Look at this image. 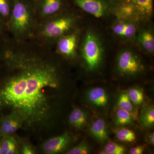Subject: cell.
I'll list each match as a JSON object with an SVG mask.
<instances>
[{
    "label": "cell",
    "mask_w": 154,
    "mask_h": 154,
    "mask_svg": "<svg viewBox=\"0 0 154 154\" xmlns=\"http://www.w3.org/2000/svg\"><path fill=\"white\" fill-rule=\"evenodd\" d=\"M54 50L48 48L33 67L28 79L24 93L15 112L28 120L42 118L47 110L45 90L57 88L59 72L53 57Z\"/></svg>",
    "instance_id": "1"
},
{
    "label": "cell",
    "mask_w": 154,
    "mask_h": 154,
    "mask_svg": "<svg viewBox=\"0 0 154 154\" xmlns=\"http://www.w3.org/2000/svg\"><path fill=\"white\" fill-rule=\"evenodd\" d=\"M80 21L79 14L70 6L40 22L32 39L54 48L59 38L80 28Z\"/></svg>",
    "instance_id": "2"
},
{
    "label": "cell",
    "mask_w": 154,
    "mask_h": 154,
    "mask_svg": "<svg viewBox=\"0 0 154 154\" xmlns=\"http://www.w3.org/2000/svg\"><path fill=\"white\" fill-rule=\"evenodd\" d=\"M7 25L9 34L16 40L32 39L38 25L36 0H13V8Z\"/></svg>",
    "instance_id": "3"
},
{
    "label": "cell",
    "mask_w": 154,
    "mask_h": 154,
    "mask_svg": "<svg viewBox=\"0 0 154 154\" xmlns=\"http://www.w3.org/2000/svg\"><path fill=\"white\" fill-rule=\"evenodd\" d=\"M81 38L79 54L87 70L94 71L99 68L104 59L105 49L103 41L96 30L91 28L86 30Z\"/></svg>",
    "instance_id": "4"
},
{
    "label": "cell",
    "mask_w": 154,
    "mask_h": 154,
    "mask_svg": "<svg viewBox=\"0 0 154 154\" xmlns=\"http://www.w3.org/2000/svg\"><path fill=\"white\" fill-rule=\"evenodd\" d=\"M116 69L123 76H134L144 70L142 61L136 52L130 48L121 49L116 58Z\"/></svg>",
    "instance_id": "5"
},
{
    "label": "cell",
    "mask_w": 154,
    "mask_h": 154,
    "mask_svg": "<svg viewBox=\"0 0 154 154\" xmlns=\"http://www.w3.org/2000/svg\"><path fill=\"white\" fill-rule=\"evenodd\" d=\"M81 35L79 28L59 38L54 48L56 53L68 59H75L79 54Z\"/></svg>",
    "instance_id": "6"
},
{
    "label": "cell",
    "mask_w": 154,
    "mask_h": 154,
    "mask_svg": "<svg viewBox=\"0 0 154 154\" xmlns=\"http://www.w3.org/2000/svg\"><path fill=\"white\" fill-rule=\"evenodd\" d=\"M74 5L96 18L111 15L115 0H69Z\"/></svg>",
    "instance_id": "7"
},
{
    "label": "cell",
    "mask_w": 154,
    "mask_h": 154,
    "mask_svg": "<svg viewBox=\"0 0 154 154\" xmlns=\"http://www.w3.org/2000/svg\"><path fill=\"white\" fill-rule=\"evenodd\" d=\"M69 0H36L38 24L70 7Z\"/></svg>",
    "instance_id": "8"
},
{
    "label": "cell",
    "mask_w": 154,
    "mask_h": 154,
    "mask_svg": "<svg viewBox=\"0 0 154 154\" xmlns=\"http://www.w3.org/2000/svg\"><path fill=\"white\" fill-rule=\"evenodd\" d=\"M111 15L116 20L139 22L144 21L136 8L126 0H115Z\"/></svg>",
    "instance_id": "9"
},
{
    "label": "cell",
    "mask_w": 154,
    "mask_h": 154,
    "mask_svg": "<svg viewBox=\"0 0 154 154\" xmlns=\"http://www.w3.org/2000/svg\"><path fill=\"white\" fill-rule=\"evenodd\" d=\"M139 22L125 20H116L111 26L113 35L122 40L134 39Z\"/></svg>",
    "instance_id": "10"
},
{
    "label": "cell",
    "mask_w": 154,
    "mask_h": 154,
    "mask_svg": "<svg viewBox=\"0 0 154 154\" xmlns=\"http://www.w3.org/2000/svg\"><path fill=\"white\" fill-rule=\"evenodd\" d=\"M134 39L145 52L151 55H153L154 33L151 26L149 25L142 26L139 24Z\"/></svg>",
    "instance_id": "11"
},
{
    "label": "cell",
    "mask_w": 154,
    "mask_h": 154,
    "mask_svg": "<svg viewBox=\"0 0 154 154\" xmlns=\"http://www.w3.org/2000/svg\"><path fill=\"white\" fill-rule=\"evenodd\" d=\"M71 137L68 132L52 138L45 143L43 149L45 153L53 154L63 151L70 142Z\"/></svg>",
    "instance_id": "12"
},
{
    "label": "cell",
    "mask_w": 154,
    "mask_h": 154,
    "mask_svg": "<svg viewBox=\"0 0 154 154\" xmlns=\"http://www.w3.org/2000/svg\"><path fill=\"white\" fill-rule=\"evenodd\" d=\"M21 123L22 116L15 112L4 119L0 128V133L5 136L11 134L20 128Z\"/></svg>",
    "instance_id": "13"
},
{
    "label": "cell",
    "mask_w": 154,
    "mask_h": 154,
    "mask_svg": "<svg viewBox=\"0 0 154 154\" xmlns=\"http://www.w3.org/2000/svg\"><path fill=\"white\" fill-rule=\"evenodd\" d=\"M132 4L140 13L144 21L151 18L153 11V0H126Z\"/></svg>",
    "instance_id": "14"
},
{
    "label": "cell",
    "mask_w": 154,
    "mask_h": 154,
    "mask_svg": "<svg viewBox=\"0 0 154 154\" xmlns=\"http://www.w3.org/2000/svg\"><path fill=\"white\" fill-rule=\"evenodd\" d=\"M88 99L93 105L98 107H104L108 102V97L103 88L96 87L88 92Z\"/></svg>",
    "instance_id": "15"
},
{
    "label": "cell",
    "mask_w": 154,
    "mask_h": 154,
    "mask_svg": "<svg viewBox=\"0 0 154 154\" xmlns=\"http://www.w3.org/2000/svg\"><path fill=\"white\" fill-rule=\"evenodd\" d=\"M90 132L94 137L101 142H104L108 140L106 123L101 119L94 121L90 128Z\"/></svg>",
    "instance_id": "16"
},
{
    "label": "cell",
    "mask_w": 154,
    "mask_h": 154,
    "mask_svg": "<svg viewBox=\"0 0 154 154\" xmlns=\"http://www.w3.org/2000/svg\"><path fill=\"white\" fill-rule=\"evenodd\" d=\"M118 105L119 108L129 113L134 120L137 119L138 115L137 110L127 93H122L120 94L119 97Z\"/></svg>",
    "instance_id": "17"
},
{
    "label": "cell",
    "mask_w": 154,
    "mask_h": 154,
    "mask_svg": "<svg viewBox=\"0 0 154 154\" xmlns=\"http://www.w3.org/2000/svg\"><path fill=\"white\" fill-rule=\"evenodd\" d=\"M87 116L82 110L75 108L69 116V122L72 126L79 129H82L87 123Z\"/></svg>",
    "instance_id": "18"
},
{
    "label": "cell",
    "mask_w": 154,
    "mask_h": 154,
    "mask_svg": "<svg viewBox=\"0 0 154 154\" xmlns=\"http://www.w3.org/2000/svg\"><path fill=\"white\" fill-rule=\"evenodd\" d=\"M140 119L145 127H150L154 124V108L153 106L145 107L141 112Z\"/></svg>",
    "instance_id": "19"
},
{
    "label": "cell",
    "mask_w": 154,
    "mask_h": 154,
    "mask_svg": "<svg viewBox=\"0 0 154 154\" xmlns=\"http://www.w3.org/2000/svg\"><path fill=\"white\" fill-rule=\"evenodd\" d=\"M134 120V119L131 115L125 110L119 108L116 111L115 123L117 126L132 124Z\"/></svg>",
    "instance_id": "20"
},
{
    "label": "cell",
    "mask_w": 154,
    "mask_h": 154,
    "mask_svg": "<svg viewBox=\"0 0 154 154\" xmlns=\"http://www.w3.org/2000/svg\"><path fill=\"white\" fill-rule=\"evenodd\" d=\"M3 154H14L17 153V144L15 139L10 137L6 136L2 141Z\"/></svg>",
    "instance_id": "21"
},
{
    "label": "cell",
    "mask_w": 154,
    "mask_h": 154,
    "mask_svg": "<svg viewBox=\"0 0 154 154\" xmlns=\"http://www.w3.org/2000/svg\"><path fill=\"white\" fill-rule=\"evenodd\" d=\"M13 6V0H0V16L7 24L11 16Z\"/></svg>",
    "instance_id": "22"
},
{
    "label": "cell",
    "mask_w": 154,
    "mask_h": 154,
    "mask_svg": "<svg viewBox=\"0 0 154 154\" xmlns=\"http://www.w3.org/2000/svg\"><path fill=\"white\" fill-rule=\"evenodd\" d=\"M116 135L119 140L125 142H132L136 138L134 132L126 128L118 129L116 131Z\"/></svg>",
    "instance_id": "23"
},
{
    "label": "cell",
    "mask_w": 154,
    "mask_h": 154,
    "mask_svg": "<svg viewBox=\"0 0 154 154\" xmlns=\"http://www.w3.org/2000/svg\"><path fill=\"white\" fill-rule=\"evenodd\" d=\"M127 94L129 99L134 105H140L144 102V94L140 89L136 88L130 89Z\"/></svg>",
    "instance_id": "24"
},
{
    "label": "cell",
    "mask_w": 154,
    "mask_h": 154,
    "mask_svg": "<svg viewBox=\"0 0 154 154\" xmlns=\"http://www.w3.org/2000/svg\"><path fill=\"white\" fill-rule=\"evenodd\" d=\"M125 150L124 146L114 142L107 143L105 149L107 154H123L125 153Z\"/></svg>",
    "instance_id": "25"
},
{
    "label": "cell",
    "mask_w": 154,
    "mask_h": 154,
    "mask_svg": "<svg viewBox=\"0 0 154 154\" xmlns=\"http://www.w3.org/2000/svg\"><path fill=\"white\" fill-rule=\"evenodd\" d=\"M90 152V149L85 142L81 143L67 152L68 154H87Z\"/></svg>",
    "instance_id": "26"
},
{
    "label": "cell",
    "mask_w": 154,
    "mask_h": 154,
    "mask_svg": "<svg viewBox=\"0 0 154 154\" xmlns=\"http://www.w3.org/2000/svg\"><path fill=\"white\" fill-rule=\"evenodd\" d=\"M9 34L8 25L2 17L0 16V39Z\"/></svg>",
    "instance_id": "27"
},
{
    "label": "cell",
    "mask_w": 154,
    "mask_h": 154,
    "mask_svg": "<svg viewBox=\"0 0 154 154\" xmlns=\"http://www.w3.org/2000/svg\"><path fill=\"white\" fill-rule=\"evenodd\" d=\"M144 150V146H137L131 148L130 150V154H141L143 153Z\"/></svg>",
    "instance_id": "28"
},
{
    "label": "cell",
    "mask_w": 154,
    "mask_h": 154,
    "mask_svg": "<svg viewBox=\"0 0 154 154\" xmlns=\"http://www.w3.org/2000/svg\"><path fill=\"white\" fill-rule=\"evenodd\" d=\"M22 153L24 154H34V151L32 147L30 146L25 145L22 149Z\"/></svg>",
    "instance_id": "29"
},
{
    "label": "cell",
    "mask_w": 154,
    "mask_h": 154,
    "mask_svg": "<svg viewBox=\"0 0 154 154\" xmlns=\"http://www.w3.org/2000/svg\"><path fill=\"white\" fill-rule=\"evenodd\" d=\"M146 141L148 143H149L151 145L154 144V132L151 133L148 135L147 136Z\"/></svg>",
    "instance_id": "30"
},
{
    "label": "cell",
    "mask_w": 154,
    "mask_h": 154,
    "mask_svg": "<svg viewBox=\"0 0 154 154\" xmlns=\"http://www.w3.org/2000/svg\"><path fill=\"white\" fill-rule=\"evenodd\" d=\"M3 154L2 149V145L0 143V154Z\"/></svg>",
    "instance_id": "31"
},
{
    "label": "cell",
    "mask_w": 154,
    "mask_h": 154,
    "mask_svg": "<svg viewBox=\"0 0 154 154\" xmlns=\"http://www.w3.org/2000/svg\"><path fill=\"white\" fill-rule=\"evenodd\" d=\"M99 154H107V152H106L105 150L102 151L100 152Z\"/></svg>",
    "instance_id": "32"
}]
</instances>
